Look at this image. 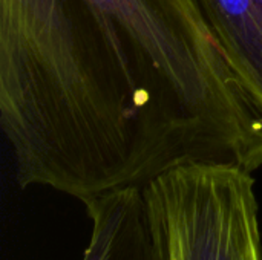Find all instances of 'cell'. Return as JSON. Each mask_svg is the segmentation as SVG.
Returning <instances> with one entry per match:
<instances>
[{"label":"cell","instance_id":"1","mask_svg":"<svg viewBox=\"0 0 262 260\" xmlns=\"http://www.w3.org/2000/svg\"><path fill=\"white\" fill-rule=\"evenodd\" d=\"M20 187L83 204L189 162L262 166V116L196 0H0Z\"/></svg>","mask_w":262,"mask_h":260},{"label":"cell","instance_id":"2","mask_svg":"<svg viewBox=\"0 0 262 260\" xmlns=\"http://www.w3.org/2000/svg\"><path fill=\"white\" fill-rule=\"evenodd\" d=\"M143 193L167 260H262L252 172L189 162L157 176Z\"/></svg>","mask_w":262,"mask_h":260},{"label":"cell","instance_id":"3","mask_svg":"<svg viewBox=\"0 0 262 260\" xmlns=\"http://www.w3.org/2000/svg\"><path fill=\"white\" fill-rule=\"evenodd\" d=\"M84 205L92 233L83 260H167L141 187L109 192Z\"/></svg>","mask_w":262,"mask_h":260},{"label":"cell","instance_id":"4","mask_svg":"<svg viewBox=\"0 0 262 260\" xmlns=\"http://www.w3.org/2000/svg\"><path fill=\"white\" fill-rule=\"evenodd\" d=\"M246 93L262 116V0H196Z\"/></svg>","mask_w":262,"mask_h":260}]
</instances>
